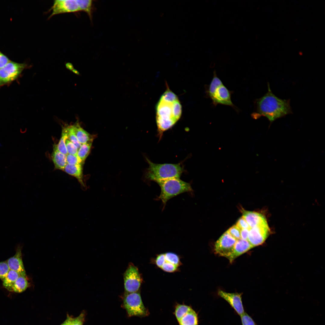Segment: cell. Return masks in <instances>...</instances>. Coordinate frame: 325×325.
Here are the masks:
<instances>
[{
  "mask_svg": "<svg viewBox=\"0 0 325 325\" xmlns=\"http://www.w3.org/2000/svg\"><path fill=\"white\" fill-rule=\"evenodd\" d=\"M10 60L6 55L0 51V69L5 66Z\"/></svg>",
  "mask_w": 325,
  "mask_h": 325,
  "instance_id": "36",
  "label": "cell"
},
{
  "mask_svg": "<svg viewBox=\"0 0 325 325\" xmlns=\"http://www.w3.org/2000/svg\"><path fill=\"white\" fill-rule=\"evenodd\" d=\"M67 139H68L67 131L66 126L65 125L64 126H62L61 137L58 143L57 144V146L58 150L66 155L68 154L66 145V141Z\"/></svg>",
  "mask_w": 325,
  "mask_h": 325,
  "instance_id": "22",
  "label": "cell"
},
{
  "mask_svg": "<svg viewBox=\"0 0 325 325\" xmlns=\"http://www.w3.org/2000/svg\"><path fill=\"white\" fill-rule=\"evenodd\" d=\"M179 325H198L197 315L192 308L178 321Z\"/></svg>",
  "mask_w": 325,
  "mask_h": 325,
  "instance_id": "19",
  "label": "cell"
},
{
  "mask_svg": "<svg viewBox=\"0 0 325 325\" xmlns=\"http://www.w3.org/2000/svg\"><path fill=\"white\" fill-rule=\"evenodd\" d=\"M267 92L255 101V110L251 114L256 119L261 116L267 118L270 125L275 120L292 113L290 105V99H283L278 98L272 92L269 82Z\"/></svg>",
  "mask_w": 325,
  "mask_h": 325,
  "instance_id": "2",
  "label": "cell"
},
{
  "mask_svg": "<svg viewBox=\"0 0 325 325\" xmlns=\"http://www.w3.org/2000/svg\"><path fill=\"white\" fill-rule=\"evenodd\" d=\"M242 217L251 228L267 222L262 215L256 212L244 210L243 212Z\"/></svg>",
  "mask_w": 325,
  "mask_h": 325,
  "instance_id": "15",
  "label": "cell"
},
{
  "mask_svg": "<svg viewBox=\"0 0 325 325\" xmlns=\"http://www.w3.org/2000/svg\"><path fill=\"white\" fill-rule=\"evenodd\" d=\"M218 294L227 302L239 315L241 316L245 312L242 300V293H229L219 290Z\"/></svg>",
  "mask_w": 325,
  "mask_h": 325,
  "instance_id": "12",
  "label": "cell"
},
{
  "mask_svg": "<svg viewBox=\"0 0 325 325\" xmlns=\"http://www.w3.org/2000/svg\"><path fill=\"white\" fill-rule=\"evenodd\" d=\"M79 4L82 11L86 12L90 19L92 20V13L93 10L92 1L91 0H78Z\"/></svg>",
  "mask_w": 325,
  "mask_h": 325,
  "instance_id": "24",
  "label": "cell"
},
{
  "mask_svg": "<svg viewBox=\"0 0 325 325\" xmlns=\"http://www.w3.org/2000/svg\"><path fill=\"white\" fill-rule=\"evenodd\" d=\"M178 267V266L166 261L164 259L163 263L160 268L165 271L172 272L175 271Z\"/></svg>",
  "mask_w": 325,
  "mask_h": 325,
  "instance_id": "32",
  "label": "cell"
},
{
  "mask_svg": "<svg viewBox=\"0 0 325 325\" xmlns=\"http://www.w3.org/2000/svg\"><path fill=\"white\" fill-rule=\"evenodd\" d=\"M227 231L236 240L241 239L240 230L236 225H233Z\"/></svg>",
  "mask_w": 325,
  "mask_h": 325,
  "instance_id": "30",
  "label": "cell"
},
{
  "mask_svg": "<svg viewBox=\"0 0 325 325\" xmlns=\"http://www.w3.org/2000/svg\"><path fill=\"white\" fill-rule=\"evenodd\" d=\"M146 160L149 167L145 174L147 179L157 181L172 178H179L184 171L181 163L173 164H157L151 162L148 158Z\"/></svg>",
  "mask_w": 325,
  "mask_h": 325,
  "instance_id": "3",
  "label": "cell"
},
{
  "mask_svg": "<svg viewBox=\"0 0 325 325\" xmlns=\"http://www.w3.org/2000/svg\"><path fill=\"white\" fill-rule=\"evenodd\" d=\"M208 94L215 106L221 104L236 107L231 100V91L217 76L215 71L209 87Z\"/></svg>",
  "mask_w": 325,
  "mask_h": 325,
  "instance_id": "5",
  "label": "cell"
},
{
  "mask_svg": "<svg viewBox=\"0 0 325 325\" xmlns=\"http://www.w3.org/2000/svg\"><path fill=\"white\" fill-rule=\"evenodd\" d=\"M249 231V229H246L240 230L241 239L247 240Z\"/></svg>",
  "mask_w": 325,
  "mask_h": 325,
  "instance_id": "37",
  "label": "cell"
},
{
  "mask_svg": "<svg viewBox=\"0 0 325 325\" xmlns=\"http://www.w3.org/2000/svg\"><path fill=\"white\" fill-rule=\"evenodd\" d=\"M10 270L7 261L0 262V279L2 281L6 277Z\"/></svg>",
  "mask_w": 325,
  "mask_h": 325,
  "instance_id": "29",
  "label": "cell"
},
{
  "mask_svg": "<svg viewBox=\"0 0 325 325\" xmlns=\"http://www.w3.org/2000/svg\"><path fill=\"white\" fill-rule=\"evenodd\" d=\"M7 262L10 270L17 272L20 276L26 277L20 248L19 247L17 248L15 254L9 258Z\"/></svg>",
  "mask_w": 325,
  "mask_h": 325,
  "instance_id": "13",
  "label": "cell"
},
{
  "mask_svg": "<svg viewBox=\"0 0 325 325\" xmlns=\"http://www.w3.org/2000/svg\"><path fill=\"white\" fill-rule=\"evenodd\" d=\"M270 231L267 222L251 228L247 240L254 248L263 243L269 235Z\"/></svg>",
  "mask_w": 325,
  "mask_h": 325,
  "instance_id": "11",
  "label": "cell"
},
{
  "mask_svg": "<svg viewBox=\"0 0 325 325\" xmlns=\"http://www.w3.org/2000/svg\"><path fill=\"white\" fill-rule=\"evenodd\" d=\"M85 316V313H82L77 317L75 318L71 317L69 325H83Z\"/></svg>",
  "mask_w": 325,
  "mask_h": 325,
  "instance_id": "34",
  "label": "cell"
},
{
  "mask_svg": "<svg viewBox=\"0 0 325 325\" xmlns=\"http://www.w3.org/2000/svg\"><path fill=\"white\" fill-rule=\"evenodd\" d=\"M92 142L89 141L82 144L78 150L77 155L83 163L89 154Z\"/></svg>",
  "mask_w": 325,
  "mask_h": 325,
  "instance_id": "23",
  "label": "cell"
},
{
  "mask_svg": "<svg viewBox=\"0 0 325 325\" xmlns=\"http://www.w3.org/2000/svg\"><path fill=\"white\" fill-rule=\"evenodd\" d=\"M27 66L25 63L10 60L0 69V87L9 84L16 79Z\"/></svg>",
  "mask_w": 325,
  "mask_h": 325,
  "instance_id": "7",
  "label": "cell"
},
{
  "mask_svg": "<svg viewBox=\"0 0 325 325\" xmlns=\"http://www.w3.org/2000/svg\"><path fill=\"white\" fill-rule=\"evenodd\" d=\"M253 248L247 240L242 239L237 240L233 253L229 259L230 262L232 263L236 258Z\"/></svg>",
  "mask_w": 325,
  "mask_h": 325,
  "instance_id": "16",
  "label": "cell"
},
{
  "mask_svg": "<svg viewBox=\"0 0 325 325\" xmlns=\"http://www.w3.org/2000/svg\"><path fill=\"white\" fill-rule=\"evenodd\" d=\"M242 325H257L252 318L246 312L241 316Z\"/></svg>",
  "mask_w": 325,
  "mask_h": 325,
  "instance_id": "33",
  "label": "cell"
},
{
  "mask_svg": "<svg viewBox=\"0 0 325 325\" xmlns=\"http://www.w3.org/2000/svg\"><path fill=\"white\" fill-rule=\"evenodd\" d=\"M29 286V283L26 277L19 276L16 280L13 287V291L17 292H22Z\"/></svg>",
  "mask_w": 325,
  "mask_h": 325,
  "instance_id": "21",
  "label": "cell"
},
{
  "mask_svg": "<svg viewBox=\"0 0 325 325\" xmlns=\"http://www.w3.org/2000/svg\"><path fill=\"white\" fill-rule=\"evenodd\" d=\"M67 151L68 154L77 155L78 148L77 146L68 139L66 141Z\"/></svg>",
  "mask_w": 325,
  "mask_h": 325,
  "instance_id": "31",
  "label": "cell"
},
{
  "mask_svg": "<svg viewBox=\"0 0 325 325\" xmlns=\"http://www.w3.org/2000/svg\"><path fill=\"white\" fill-rule=\"evenodd\" d=\"M66 67L68 69L72 71L73 70V66L71 65H70L67 64L66 65Z\"/></svg>",
  "mask_w": 325,
  "mask_h": 325,
  "instance_id": "39",
  "label": "cell"
},
{
  "mask_svg": "<svg viewBox=\"0 0 325 325\" xmlns=\"http://www.w3.org/2000/svg\"><path fill=\"white\" fill-rule=\"evenodd\" d=\"M123 305L128 316L145 317L149 314L145 307L139 292L125 293L123 299Z\"/></svg>",
  "mask_w": 325,
  "mask_h": 325,
  "instance_id": "6",
  "label": "cell"
},
{
  "mask_svg": "<svg viewBox=\"0 0 325 325\" xmlns=\"http://www.w3.org/2000/svg\"><path fill=\"white\" fill-rule=\"evenodd\" d=\"M69 175L75 178L81 185L82 188L86 190L87 187L84 180L82 165L66 164L63 170Z\"/></svg>",
  "mask_w": 325,
  "mask_h": 325,
  "instance_id": "14",
  "label": "cell"
},
{
  "mask_svg": "<svg viewBox=\"0 0 325 325\" xmlns=\"http://www.w3.org/2000/svg\"><path fill=\"white\" fill-rule=\"evenodd\" d=\"M164 255L166 261L179 266L180 262L178 255L174 253L169 252L164 253Z\"/></svg>",
  "mask_w": 325,
  "mask_h": 325,
  "instance_id": "27",
  "label": "cell"
},
{
  "mask_svg": "<svg viewBox=\"0 0 325 325\" xmlns=\"http://www.w3.org/2000/svg\"><path fill=\"white\" fill-rule=\"evenodd\" d=\"M237 241L227 231H226L215 242L214 246L215 253L229 260L233 253Z\"/></svg>",
  "mask_w": 325,
  "mask_h": 325,
  "instance_id": "8",
  "label": "cell"
},
{
  "mask_svg": "<svg viewBox=\"0 0 325 325\" xmlns=\"http://www.w3.org/2000/svg\"><path fill=\"white\" fill-rule=\"evenodd\" d=\"M191 309L190 306L184 304H178L176 305L175 314L178 321Z\"/></svg>",
  "mask_w": 325,
  "mask_h": 325,
  "instance_id": "26",
  "label": "cell"
},
{
  "mask_svg": "<svg viewBox=\"0 0 325 325\" xmlns=\"http://www.w3.org/2000/svg\"><path fill=\"white\" fill-rule=\"evenodd\" d=\"M67 163L71 165H82L83 163L77 155L68 154L66 155Z\"/></svg>",
  "mask_w": 325,
  "mask_h": 325,
  "instance_id": "28",
  "label": "cell"
},
{
  "mask_svg": "<svg viewBox=\"0 0 325 325\" xmlns=\"http://www.w3.org/2000/svg\"><path fill=\"white\" fill-rule=\"evenodd\" d=\"M236 225L240 230L245 229L249 230L251 228L242 216L238 219Z\"/></svg>",
  "mask_w": 325,
  "mask_h": 325,
  "instance_id": "35",
  "label": "cell"
},
{
  "mask_svg": "<svg viewBox=\"0 0 325 325\" xmlns=\"http://www.w3.org/2000/svg\"><path fill=\"white\" fill-rule=\"evenodd\" d=\"M124 279L125 293L137 292L141 285V279L136 267L133 265H129L124 274Z\"/></svg>",
  "mask_w": 325,
  "mask_h": 325,
  "instance_id": "9",
  "label": "cell"
},
{
  "mask_svg": "<svg viewBox=\"0 0 325 325\" xmlns=\"http://www.w3.org/2000/svg\"><path fill=\"white\" fill-rule=\"evenodd\" d=\"M156 121L158 135L161 138L180 118L182 107L177 96L168 88L161 95L156 106Z\"/></svg>",
  "mask_w": 325,
  "mask_h": 325,
  "instance_id": "1",
  "label": "cell"
},
{
  "mask_svg": "<svg viewBox=\"0 0 325 325\" xmlns=\"http://www.w3.org/2000/svg\"><path fill=\"white\" fill-rule=\"evenodd\" d=\"M81 11L78 0H56L48 12L51 13L48 19L59 14Z\"/></svg>",
  "mask_w": 325,
  "mask_h": 325,
  "instance_id": "10",
  "label": "cell"
},
{
  "mask_svg": "<svg viewBox=\"0 0 325 325\" xmlns=\"http://www.w3.org/2000/svg\"><path fill=\"white\" fill-rule=\"evenodd\" d=\"M19 276L17 272L10 270L7 275L3 280L4 287L9 291H13L14 285Z\"/></svg>",
  "mask_w": 325,
  "mask_h": 325,
  "instance_id": "20",
  "label": "cell"
},
{
  "mask_svg": "<svg viewBox=\"0 0 325 325\" xmlns=\"http://www.w3.org/2000/svg\"><path fill=\"white\" fill-rule=\"evenodd\" d=\"M51 157L55 168L63 171L67 164L66 155L58 150L56 144L54 145Z\"/></svg>",
  "mask_w": 325,
  "mask_h": 325,
  "instance_id": "17",
  "label": "cell"
},
{
  "mask_svg": "<svg viewBox=\"0 0 325 325\" xmlns=\"http://www.w3.org/2000/svg\"><path fill=\"white\" fill-rule=\"evenodd\" d=\"M65 125L67 131L68 139L74 143L79 149L82 144L78 140L75 134L73 124Z\"/></svg>",
  "mask_w": 325,
  "mask_h": 325,
  "instance_id": "25",
  "label": "cell"
},
{
  "mask_svg": "<svg viewBox=\"0 0 325 325\" xmlns=\"http://www.w3.org/2000/svg\"><path fill=\"white\" fill-rule=\"evenodd\" d=\"M73 125L75 134L81 144L93 141L94 136L90 135L81 127L78 120H76Z\"/></svg>",
  "mask_w": 325,
  "mask_h": 325,
  "instance_id": "18",
  "label": "cell"
},
{
  "mask_svg": "<svg viewBox=\"0 0 325 325\" xmlns=\"http://www.w3.org/2000/svg\"><path fill=\"white\" fill-rule=\"evenodd\" d=\"M72 71L73 73H74L75 74H76L77 75H79V72L77 70H76L73 69L72 70Z\"/></svg>",
  "mask_w": 325,
  "mask_h": 325,
  "instance_id": "40",
  "label": "cell"
},
{
  "mask_svg": "<svg viewBox=\"0 0 325 325\" xmlns=\"http://www.w3.org/2000/svg\"><path fill=\"white\" fill-rule=\"evenodd\" d=\"M156 182L161 188L159 198L164 205L172 198L180 194L192 191L190 184L179 178H172Z\"/></svg>",
  "mask_w": 325,
  "mask_h": 325,
  "instance_id": "4",
  "label": "cell"
},
{
  "mask_svg": "<svg viewBox=\"0 0 325 325\" xmlns=\"http://www.w3.org/2000/svg\"><path fill=\"white\" fill-rule=\"evenodd\" d=\"M71 317H68L65 321L61 325H69Z\"/></svg>",
  "mask_w": 325,
  "mask_h": 325,
  "instance_id": "38",
  "label": "cell"
}]
</instances>
